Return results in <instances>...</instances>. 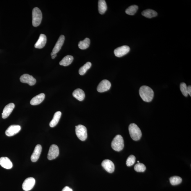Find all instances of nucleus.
<instances>
[{"mask_svg":"<svg viewBox=\"0 0 191 191\" xmlns=\"http://www.w3.org/2000/svg\"><path fill=\"white\" fill-rule=\"evenodd\" d=\"M45 95L44 93H41L32 98L30 101V104L32 105H38L44 100Z\"/></svg>","mask_w":191,"mask_h":191,"instance_id":"18","label":"nucleus"},{"mask_svg":"<svg viewBox=\"0 0 191 191\" xmlns=\"http://www.w3.org/2000/svg\"><path fill=\"white\" fill-rule=\"evenodd\" d=\"M62 191H73V190L69 187L66 186L63 189Z\"/></svg>","mask_w":191,"mask_h":191,"instance_id":"31","label":"nucleus"},{"mask_svg":"<svg viewBox=\"0 0 191 191\" xmlns=\"http://www.w3.org/2000/svg\"><path fill=\"white\" fill-rule=\"evenodd\" d=\"M102 166L108 172L112 173L114 172L115 170L114 165L111 160L108 159L103 160L102 162Z\"/></svg>","mask_w":191,"mask_h":191,"instance_id":"12","label":"nucleus"},{"mask_svg":"<svg viewBox=\"0 0 191 191\" xmlns=\"http://www.w3.org/2000/svg\"><path fill=\"white\" fill-rule=\"evenodd\" d=\"M42 151V147L40 145L36 146L31 156V161L35 162L38 160Z\"/></svg>","mask_w":191,"mask_h":191,"instance_id":"14","label":"nucleus"},{"mask_svg":"<svg viewBox=\"0 0 191 191\" xmlns=\"http://www.w3.org/2000/svg\"><path fill=\"white\" fill-rule=\"evenodd\" d=\"M59 154L58 147L55 145H52L50 146L48 154V158L49 160L55 159Z\"/></svg>","mask_w":191,"mask_h":191,"instance_id":"6","label":"nucleus"},{"mask_svg":"<svg viewBox=\"0 0 191 191\" xmlns=\"http://www.w3.org/2000/svg\"><path fill=\"white\" fill-rule=\"evenodd\" d=\"M15 107V104L13 103H9L5 106L2 113V118L4 119L8 118L13 111Z\"/></svg>","mask_w":191,"mask_h":191,"instance_id":"13","label":"nucleus"},{"mask_svg":"<svg viewBox=\"0 0 191 191\" xmlns=\"http://www.w3.org/2000/svg\"><path fill=\"white\" fill-rule=\"evenodd\" d=\"M136 157L133 155H131L130 156L127 160L126 164L127 166H131L134 164L136 162Z\"/></svg>","mask_w":191,"mask_h":191,"instance_id":"29","label":"nucleus"},{"mask_svg":"<svg viewBox=\"0 0 191 191\" xmlns=\"http://www.w3.org/2000/svg\"><path fill=\"white\" fill-rule=\"evenodd\" d=\"M52 59H54L57 56V54H55L52 52L51 54Z\"/></svg>","mask_w":191,"mask_h":191,"instance_id":"33","label":"nucleus"},{"mask_svg":"<svg viewBox=\"0 0 191 191\" xmlns=\"http://www.w3.org/2000/svg\"><path fill=\"white\" fill-rule=\"evenodd\" d=\"M65 37L64 35H61L59 37L56 44L54 47L53 50V53L55 54H57L61 49L64 43Z\"/></svg>","mask_w":191,"mask_h":191,"instance_id":"17","label":"nucleus"},{"mask_svg":"<svg viewBox=\"0 0 191 191\" xmlns=\"http://www.w3.org/2000/svg\"><path fill=\"white\" fill-rule=\"evenodd\" d=\"M138 7L136 5H134L129 7L125 11L126 13L128 15H133L136 13L138 10Z\"/></svg>","mask_w":191,"mask_h":191,"instance_id":"26","label":"nucleus"},{"mask_svg":"<svg viewBox=\"0 0 191 191\" xmlns=\"http://www.w3.org/2000/svg\"><path fill=\"white\" fill-rule=\"evenodd\" d=\"M20 82L24 83H27L30 86L35 85L36 82V80L32 75L28 74H24L20 77Z\"/></svg>","mask_w":191,"mask_h":191,"instance_id":"10","label":"nucleus"},{"mask_svg":"<svg viewBox=\"0 0 191 191\" xmlns=\"http://www.w3.org/2000/svg\"><path fill=\"white\" fill-rule=\"evenodd\" d=\"M73 96L79 101H82L85 97V94L84 91L80 89L75 90L73 93Z\"/></svg>","mask_w":191,"mask_h":191,"instance_id":"19","label":"nucleus"},{"mask_svg":"<svg viewBox=\"0 0 191 191\" xmlns=\"http://www.w3.org/2000/svg\"><path fill=\"white\" fill-rule=\"evenodd\" d=\"M90 43V41L89 38H86L83 41H79L78 43V47L79 48L82 50H85L89 47Z\"/></svg>","mask_w":191,"mask_h":191,"instance_id":"24","label":"nucleus"},{"mask_svg":"<svg viewBox=\"0 0 191 191\" xmlns=\"http://www.w3.org/2000/svg\"><path fill=\"white\" fill-rule=\"evenodd\" d=\"M73 59L74 58L72 56H66L59 62V64L61 66H67L71 64V63L73 62Z\"/></svg>","mask_w":191,"mask_h":191,"instance_id":"21","label":"nucleus"},{"mask_svg":"<svg viewBox=\"0 0 191 191\" xmlns=\"http://www.w3.org/2000/svg\"><path fill=\"white\" fill-rule=\"evenodd\" d=\"M111 84L109 81L103 80L98 84L97 87V90L99 93H103L107 91L110 89Z\"/></svg>","mask_w":191,"mask_h":191,"instance_id":"8","label":"nucleus"},{"mask_svg":"<svg viewBox=\"0 0 191 191\" xmlns=\"http://www.w3.org/2000/svg\"><path fill=\"white\" fill-rule=\"evenodd\" d=\"M170 182L173 185H176L180 184L181 183L182 179L180 177L174 176L171 177L170 178Z\"/></svg>","mask_w":191,"mask_h":191,"instance_id":"27","label":"nucleus"},{"mask_svg":"<svg viewBox=\"0 0 191 191\" xmlns=\"http://www.w3.org/2000/svg\"><path fill=\"white\" fill-rule=\"evenodd\" d=\"M75 133L79 140L84 141L87 138V130L84 125H79L75 127Z\"/></svg>","mask_w":191,"mask_h":191,"instance_id":"5","label":"nucleus"},{"mask_svg":"<svg viewBox=\"0 0 191 191\" xmlns=\"http://www.w3.org/2000/svg\"><path fill=\"white\" fill-rule=\"evenodd\" d=\"M134 169L137 172H144L145 171L146 168L143 164L138 163L135 165Z\"/></svg>","mask_w":191,"mask_h":191,"instance_id":"28","label":"nucleus"},{"mask_svg":"<svg viewBox=\"0 0 191 191\" xmlns=\"http://www.w3.org/2000/svg\"><path fill=\"white\" fill-rule=\"evenodd\" d=\"M187 93H188V95H190V96H191V86L190 85L187 87Z\"/></svg>","mask_w":191,"mask_h":191,"instance_id":"32","label":"nucleus"},{"mask_svg":"<svg viewBox=\"0 0 191 191\" xmlns=\"http://www.w3.org/2000/svg\"><path fill=\"white\" fill-rule=\"evenodd\" d=\"M129 130L130 135L133 140L137 141L141 138V131L136 124L134 123L130 124L129 126Z\"/></svg>","mask_w":191,"mask_h":191,"instance_id":"2","label":"nucleus"},{"mask_svg":"<svg viewBox=\"0 0 191 191\" xmlns=\"http://www.w3.org/2000/svg\"><path fill=\"white\" fill-rule=\"evenodd\" d=\"M142 15L148 18H152L156 17L158 15L157 12L155 11L148 9L143 11L142 12Z\"/></svg>","mask_w":191,"mask_h":191,"instance_id":"22","label":"nucleus"},{"mask_svg":"<svg viewBox=\"0 0 191 191\" xmlns=\"http://www.w3.org/2000/svg\"><path fill=\"white\" fill-rule=\"evenodd\" d=\"M130 51V48L127 46L119 47L114 50V53L115 56L120 57L127 54Z\"/></svg>","mask_w":191,"mask_h":191,"instance_id":"9","label":"nucleus"},{"mask_svg":"<svg viewBox=\"0 0 191 191\" xmlns=\"http://www.w3.org/2000/svg\"><path fill=\"white\" fill-rule=\"evenodd\" d=\"M92 65L90 62H88L81 67L79 71V74L81 75L85 74L88 69L91 68Z\"/></svg>","mask_w":191,"mask_h":191,"instance_id":"25","label":"nucleus"},{"mask_svg":"<svg viewBox=\"0 0 191 191\" xmlns=\"http://www.w3.org/2000/svg\"><path fill=\"white\" fill-rule=\"evenodd\" d=\"M137 163H140V162H139V161H137Z\"/></svg>","mask_w":191,"mask_h":191,"instance_id":"34","label":"nucleus"},{"mask_svg":"<svg viewBox=\"0 0 191 191\" xmlns=\"http://www.w3.org/2000/svg\"><path fill=\"white\" fill-rule=\"evenodd\" d=\"M139 94L142 100L147 102L152 101L154 96L153 90L149 86L145 85L140 88Z\"/></svg>","mask_w":191,"mask_h":191,"instance_id":"1","label":"nucleus"},{"mask_svg":"<svg viewBox=\"0 0 191 191\" xmlns=\"http://www.w3.org/2000/svg\"><path fill=\"white\" fill-rule=\"evenodd\" d=\"M107 5L104 0H99L98 1V9L99 13L103 14L107 10Z\"/></svg>","mask_w":191,"mask_h":191,"instance_id":"23","label":"nucleus"},{"mask_svg":"<svg viewBox=\"0 0 191 191\" xmlns=\"http://www.w3.org/2000/svg\"><path fill=\"white\" fill-rule=\"evenodd\" d=\"M46 41L47 38L46 35L44 34H41L38 40L35 43V48H39V49L44 48L46 44Z\"/></svg>","mask_w":191,"mask_h":191,"instance_id":"16","label":"nucleus"},{"mask_svg":"<svg viewBox=\"0 0 191 191\" xmlns=\"http://www.w3.org/2000/svg\"><path fill=\"white\" fill-rule=\"evenodd\" d=\"M21 130V127L20 125H11L5 131V134L8 137L12 136L18 134Z\"/></svg>","mask_w":191,"mask_h":191,"instance_id":"11","label":"nucleus"},{"mask_svg":"<svg viewBox=\"0 0 191 191\" xmlns=\"http://www.w3.org/2000/svg\"><path fill=\"white\" fill-rule=\"evenodd\" d=\"M35 181L33 177H29L25 180L22 184L23 190L25 191L31 190L35 186Z\"/></svg>","mask_w":191,"mask_h":191,"instance_id":"7","label":"nucleus"},{"mask_svg":"<svg viewBox=\"0 0 191 191\" xmlns=\"http://www.w3.org/2000/svg\"><path fill=\"white\" fill-rule=\"evenodd\" d=\"M180 90L182 93L185 97L188 96V93H187V87L186 84L184 82H182L180 84Z\"/></svg>","mask_w":191,"mask_h":191,"instance_id":"30","label":"nucleus"},{"mask_svg":"<svg viewBox=\"0 0 191 191\" xmlns=\"http://www.w3.org/2000/svg\"><path fill=\"white\" fill-rule=\"evenodd\" d=\"M42 19V14L39 8L35 7L32 11V25L37 27L41 24Z\"/></svg>","mask_w":191,"mask_h":191,"instance_id":"4","label":"nucleus"},{"mask_svg":"<svg viewBox=\"0 0 191 191\" xmlns=\"http://www.w3.org/2000/svg\"><path fill=\"white\" fill-rule=\"evenodd\" d=\"M62 113L60 111H57L55 113L53 119L50 123V126L51 127H54L56 126L59 121L61 118Z\"/></svg>","mask_w":191,"mask_h":191,"instance_id":"20","label":"nucleus"},{"mask_svg":"<svg viewBox=\"0 0 191 191\" xmlns=\"http://www.w3.org/2000/svg\"><path fill=\"white\" fill-rule=\"evenodd\" d=\"M0 165L4 168L7 169H11L13 166L12 161L6 157L0 158Z\"/></svg>","mask_w":191,"mask_h":191,"instance_id":"15","label":"nucleus"},{"mask_svg":"<svg viewBox=\"0 0 191 191\" xmlns=\"http://www.w3.org/2000/svg\"><path fill=\"white\" fill-rule=\"evenodd\" d=\"M112 148L117 152H120L123 149L124 146L123 137L120 135H117L113 139L111 143Z\"/></svg>","mask_w":191,"mask_h":191,"instance_id":"3","label":"nucleus"}]
</instances>
